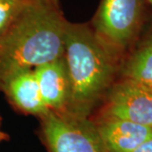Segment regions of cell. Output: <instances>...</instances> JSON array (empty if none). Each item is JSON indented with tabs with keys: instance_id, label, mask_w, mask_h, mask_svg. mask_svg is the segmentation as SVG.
Instances as JSON below:
<instances>
[{
	"instance_id": "cell-1",
	"label": "cell",
	"mask_w": 152,
	"mask_h": 152,
	"mask_svg": "<svg viewBox=\"0 0 152 152\" xmlns=\"http://www.w3.org/2000/svg\"><path fill=\"white\" fill-rule=\"evenodd\" d=\"M68 25L59 4L28 3L0 36V86L16 72L64 56Z\"/></svg>"
},
{
	"instance_id": "cell-2",
	"label": "cell",
	"mask_w": 152,
	"mask_h": 152,
	"mask_svg": "<svg viewBox=\"0 0 152 152\" xmlns=\"http://www.w3.org/2000/svg\"><path fill=\"white\" fill-rule=\"evenodd\" d=\"M63 56L70 82L66 113L89 118L118 78L121 62L84 23L69 22Z\"/></svg>"
},
{
	"instance_id": "cell-3",
	"label": "cell",
	"mask_w": 152,
	"mask_h": 152,
	"mask_svg": "<svg viewBox=\"0 0 152 152\" xmlns=\"http://www.w3.org/2000/svg\"><path fill=\"white\" fill-rule=\"evenodd\" d=\"M149 9L146 0H101L90 26L97 39L121 63L143 34Z\"/></svg>"
},
{
	"instance_id": "cell-4",
	"label": "cell",
	"mask_w": 152,
	"mask_h": 152,
	"mask_svg": "<svg viewBox=\"0 0 152 152\" xmlns=\"http://www.w3.org/2000/svg\"><path fill=\"white\" fill-rule=\"evenodd\" d=\"M42 118L50 152H107L95 124L89 118L50 111Z\"/></svg>"
},
{
	"instance_id": "cell-5",
	"label": "cell",
	"mask_w": 152,
	"mask_h": 152,
	"mask_svg": "<svg viewBox=\"0 0 152 152\" xmlns=\"http://www.w3.org/2000/svg\"><path fill=\"white\" fill-rule=\"evenodd\" d=\"M99 118H120L152 127V89L118 77L103 100Z\"/></svg>"
},
{
	"instance_id": "cell-6",
	"label": "cell",
	"mask_w": 152,
	"mask_h": 152,
	"mask_svg": "<svg viewBox=\"0 0 152 152\" xmlns=\"http://www.w3.org/2000/svg\"><path fill=\"white\" fill-rule=\"evenodd\" d=\"M107 152H133L152 137V127L113 118H98L94 121Z\"/></svg>"
},
{
	"instance_id": "cell-7",
	"label": "cell",
	"mask_w": 152,
	"mask_h": 152,
	"mask_svg": "<svg viewBox=\"0 0 152 152\" xmlns=\"http://www.w3.org/2000/svg\"><path fill=\"white\" fill-rule=\"evenodd\" d=\"M45 106L50 111L67 112L70 82L64 56L34 69Z\"/></svg>"
},
{
	"instance_id": "cell-8",
	"label": "cell",
	"mask_w": 152,
	"mask_h": 152,
	"mask_svg": "<svg viewBox=\"0 0 152 152\" xmlns=\"http://www.w3.org/2000/svg\"><path fill=\"white\" fill-rule=\"evenodd\" d=\"M11 102L24 113L44 117L50 110L42 100L34 69L12 74L1 84Z\"/></svg>"
},
{
	"instance_id": "cell-9",
	"label": "cell",
	"mask_w": 152,
	"mask_h": 152,
	"mask_svg": "<svg viewBox=\"0 0 152 152\" xmlns=\"http://www.w3.org/2000/svg\"><path fill=\"white\" fill-rule=\"evenodd\" d=\"M118 77L129 79L152 89V48L141 39L124 56Z\"/></svg>"
},
{
	"instance_id": "cell-10",
	"label": "cell",
	"mask_w": 152,
	"mask_h": 152,
	"mask_svg": "<svg viewBox=\"0 0 152 152\" xmlns=\"http://www.w3.org/2000/svg\"><path fill=\"white\" fill-rule=\"evenodd\" d=\"M30 2L29 0H5L0 1V36L13 22L21 10Z\"/></svg>"
},
{
	"instance_id": "cell-11",
	"label": "cell",
	"mask_w": 152,
	"mask_h": 152,
	"mask_svg": "<svg viewBox=\"0 0 152 152\" xmlns=\"http://www.w3.org/2000/svg\"><path fill=\"white\" fill-rule=\"evenodd\" d=\"M140 39L152 48V16H151V14L149 15V18H148L146 26H145L143 34H142Z\"/></svg>"
},
{
	"instance_id": "cell-12",
	"label": "cell",
	"mask_w": 152,
	"mask_h": 152,
	"mask_svg": "<svg viewBox=\"0 0 152 152\" xmlns=\"http://www.w3.org/2000/svg\"><path fill=\"white\" fill-rule=\"evenodd\" d=\"M133 152H152V137L141 143Z\"/></svg>"
},
{
	"instance_id": "cell-13",
	"label": "cell",
	"mask_w": 152,
	"mask_h": 152,
	"mask_svg": "<svg viewBox=\"0 0 152 152\" xmlns=\"http://www.w3.org/2000/svg\"><path fill=\"white\" fill-rule=\"evenodd\" d=\"M35 2H45V3H53V4H59L58 0H31Z\"/></svg>"
},
{
	"instance_id": "cell-14",
	"label": "cell",
	"mask_w": 152,
	"mask_h": 152,
	"mask_svg": "<svg viewBox=\"0 0 152 152\" xmlns=\"http://www.w3.org/2000/svg\"><path fill=\"white\" fill-rule=\"evenodd\" d=\"M147 3H148V5L150 6V8H152V0H146Z\"/></svg>"
},
{
	"instance_id": "cell-15",
	"label": "cell",
	"mask_w": 152,
	"mask_h": 152,
	"mask_svg": "<svg viewBox=\"0 0 152 152\" xmlns=\"http://www.w3.org/2000/svg\"><path fill=\"white\" fill-rule=\"evenodd\" d=\"M3 137V133L1 132H0V139H1Z\"/></svg>"
},
{
	"instance_id": "cell-16",
	"label": "cell",
	"mask_w": 152,
	"mask_h": 152,
	"mask_svg": "<svg viewBox=\"0 0 152 152\" xmlns=\"http://www.w3.org/2000/svg\"><path fill=\"white\" fill-rule=\"evenodd\" d=\"M0 1H5V0H0ZM29 1H31V0H29ZM35 2V1H34Z\"/></svg>"
}]
</instances>
